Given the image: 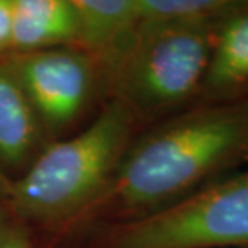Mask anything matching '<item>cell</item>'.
<instances>
[{
	"instance_id": "obj_12",
	"label": "cell",
	"mask_w": 248,
	"mask_h": 248,
	"mask_svg": "<svg viewBox=\"0 0 248 248\" xmlns=\"http://www.w3.org/2000/svg\"><path fill=\"white\" fill-rule=\"evenodd\" d=\"M0 248H32L28 232L21 227H13L8 235L0 242Z\"/></svg>"
},
{
	"instance_id": "obj_9",
	"label": "cell",
	"mask_w": 248,
	"mask_h": 248,
	"mask_svg": "<svg viewBox=\"0 0 248 248\" xmlns=\"http://www.w3.org/2000/svg\"><path fill=\"white\" fill-rule=\"evenodd\" d=\"M41 121L16 74L0 57V166L29 160L39 140Z\"/></svg>"
},
{
	"instance_id": "obj_3",
	"label": "cell",
	"mask_w": 248,
	"mask_h": 248,
	"mask_svg": "<svg viewBox=\"0 0 248 248\" xmlns=\"http://www.w3.org/2000/svg\"><path fill=\"white\" fill-rule=\"evenodd\" d=\"M219 23V21H217ZM215 24H143L108 71V87L136 120L171 118L198 102Z\"/></svg>"
},
{
	"instance_id": "obj_1",
	"label": "cell",
	"mask_w": 248,
	"mask_h": 248,
	"mask_svg": "<svg viewBox=\"0 0 248 248\" xmlns=\"http://www.w3.org/2000/svg\"><path fill=\"white\" fill-rule=\"evenodd\" d=\"M248 156V98L195 105L131 140L103 193L124 221L150 216L231 174Z\"/></svg>"
},
{
	"instance_id": "obj_2",
	"label": "cell",
	"mask_w": 248,
	"mask_h": 248,
	"mask_svg": "<svg viewBox=\"0 0 248 248\" xmlns=\"http://www.w3.org/2000/svg\"><path fill=\"white\" fill-rule=\"evenodd\" d=\"M136 123L126 103L111 97L91 126L50 145L13 181L8 203L18 215L42 224L71 219L105 193Z\"/></svg>"
},
{
	"instance_id": "obj_14",
	"label": "cell",
	"mask_w": 248,
	"mask_h": 248,
	"mask_svg": "<svg viewBox=\"0 0 248 248\" xmlns=\"http://www.w3.org/2000/svg\"><path fill=\"white\" fill-rule=\"evenodd\" d=\"M13 229V226L10 224L7 216H5V213L0 210V242H2L5 237L8 235V232Z\"/></svg>"
},
{
	"instance_id": "obj_8",
	"label": "cell",
	"mask_w": 248,
	"mask_h": 248,
	"mask_svg": "<svg viewBox=\"0 0 248 248\" xmlns=\"http://www.w3.org/2000/svg\"><path fill=\"white\" fill-rule=\"evenodd\" d=\"M74 0H13V50L28 53L76 46Z\"/></svg>"
},
{
	"instance_id": "obj_5",
	"label": "cell",
	"mask_w": 248,
	"mask_h": 248,
	"mask_svg": "<svg viewBox=\"0 0 248 248\" xmlns=\"http://www.w3.org/2000/svg\"><path fill=\"white\" fill-rule=\"evenodd\" d=\"M5 60L31 100L41 124L63 129L84 111L102 81L103 64L74 47L28 53H8Z\"/></svg>"
},
{
	"instance_id": "obj_10",
	"label": "cell",
	"mask_w": 248,
	"mask_h": 248,
	"mask_svg": "<svg viewBox=\"0 0 248 248\" xmlns=\"http://www.w3.org/2000/svg\"><path fill=\"white\" fill-rule=\"evenodd\" d=\"M240 0H137L139 23L215 24Z\"/></svg>"
},
{
	"instance_id": "obj_6",
	"label": "cell",
	"mask_w": 248,
	"mask_h": 248,
	"mask_svg": "<svg viewBox=\"0 0 248 248\" xmlns=\"http://www.w3.org/2000/svg\"><path fill=\"white\" fill-rule=\"evenodd\" d=\"M248 98V0L217 23L197 105H224Z\"/></svg>"
},
{
	"instance_id": "obj_4",
	"label": "cell",
	"mask_w": 248,
	"mask_h": 248,
	"mask_svg": "<svg viewBox=\"0 0 248 248\" xmlns=\"http://www.w3.org/2000/svg\"><path fill=\"white\" fill-rule=\"evenodd\" d=\"M103 248H248V170L150 216L121 222Z\"/></svg>"
},
{
	"instance_id": "obj_7",
	"label": "cell",
	"mask_w": 248,
	"mask_h": 248,
	"mask_svg": "<svg viewBox=\"0 0 248 248\" xmlns=\"http://www.w3.org/2000/svg\"><path fill=\"white\" fill-rule=\"evenodd\" d=\"M78 15L76 48L91 53L107 71L139 26L137 0H74Z\"/></svg>"
},
{
	"instance_id": "obj_15",
	"label": "cell",
	"mask_w": 248,
	"mask_h": 248,
	"mask_svg": "<svg viewBox=\"0 0 248 248\" xmlns=\"http://www.w3.org/2000/svg\"><path fill=\"white\" fill-rule=\"evenodd\" d=\"M247 161H248V156H247Z\"/></svg>"
},
{
	"instance_id": "obj_11",
	"label": "cell",
	"mask_w": 248,
	"mask_h": 248,
	"mask_svg": "<svg viewBox=\"0 0 248 248\" xmlns=\"http://www.w3.org/2000/svg\"><path fill=\"white\" fill-rule=\"evenodd\" d=\"M13 50V0H0V57Z\"/></svg>"
},
{
	"instance_id": "obj_13",
	"label": "cell",
	"mask_w": 248,
	"mask_h": 248,
	"mask_svg": "<svg viewBox=\"0 0 248 248\" xmlns=\"http://www.w3.org/2000/svg\"><path fill=\"white\" fill-rule=\"evenodd\" d=\"M12 188H13V181L5 174L3 168L0 166V200L8 202L12 197Z\"/></svg>"
}]
</instances>
